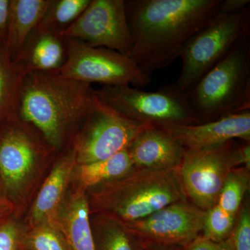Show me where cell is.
I'll return each mask as SVG.
<instances>
[{
  "mask_svg": "<svg viewBox=\"0 0 250 250\" xmlns=\"http://www.w3.org/2000/svg\"><path fill=\"white\" fill-rule=\"evenodd\" d=\"M77 166L72 147L62 152L41 188L31 208L30 228L41 224L58 226V219L64 202L69 181Z\"/></svg>",
  "mask_w": 250,
  "mask_h": 250,
  "instance_id": "cell-15",
  "label": "cell"
},
{
  "mask_svg": "<svg viewBox=\"0 0 250 250\" xmlns=\"http://www.w3.org/2000/svg\"><path fill=\"white\" fill-rule=\"evenodd\" d=\"M22 250H70L57 225L41 224L25 231Z\"/></svg>",
  "mask_w": 250,
  "mask_h": 250,
  "instance_id": "cell-24",
  "label": "cell"
},
{
  "mask_svg": "<svg viewBox=\"0 0 250 250\" xmlns=\"http://www.w3.org/2000/svg\"><path fill=\"white\" fill-rule=\"evenodd\" d=\"M95 100L92 85L57 72H25L17 115L56 152L70 149Z\"/></svg>",
  "mask_w": 250,
  "mask_h": 250,
  "instance_id": "cell-2",
  "label": "cell"
},
{
  "mask_svg": "<svg viewBox=\"0 0 250 250\" xmlns=\"http://www.w3.org/2000/svg\"><path fill=\"white\" fill-rule=\"evenodd\" d=\"M221 0H125L132 59L151 79L170 66L184 44L218 14Z\"/></svg>",
  "mask_w": 250,
  "mask_h": 250,
  "instance_id": "cell-1",
  "label": "cell"
},
{
  "mask_svg": "<svg viewBox=\"0 0 250 250\" xmlns=\"http://www.w3.org/2000/svg\"><path fill=\"white\" fill-rule=\"evenodd\" d=\"M186 97L200 124L250 110V36Z\"/></svg>",
  "mask_w": 250,
  "mask_h": 250,
  "instance_id": "cell-4",
  "label": "cell"
},
{
  "mask_svg": "<svg viewBox=\"0 0 250 250\" xmlns=\"http://www.w3.org/2000/svg\"><path fill=\"white\" fill-rule=\"evenodd\" d=\"M250 36V7L218 13L184 44L179 58L182 67L175 88L188 93L204 77L224 60L241 41Z\"/></svg>",
  "mask_w": 250,
  "mask_h": 250,
  "instance_id": "cell-5",
  "label": "cell"
},
{
  "mask_svg": "<svg viewBox=\"0 0 250 250\" xmlns=\"http://www.w3.org/2000/svg\"><path fill=\"white\" fill-rule=\"evenodd\" d=\"M0 137V175L8 190L24 196L38 170L55 150L17 113Z\"/></svg>",
  "mask_w": 250,
  "mask_h": 250,
  "instance_id": "cell-7",
  "label": "cell"
},
{
  "mask_svg": "<svg viewBox=\"0 0 250 250\" xmlns=\"http://www.w3.org/2000/svg\"><path fill=\"white\" fill-rule=\"evenodd\" d=\"M66 39V62L57 73L92 85H129L142 88L149 85L146 76L131 58L116 51L94 47L75 39Z\"/></svg>",
  "mask_w": 250,
  "mask_h": 250,
  "instance_id": "cell-8",
  "label": "cell"
},
{
  "mask_svg": "<svg viewBox=\"0 0 250 250\" xmlns=\"http://www.w3.org/2000/svg\"><path fill=\"white\" fill-rule=\"evenodd\" d=\"M12 209V205L6 200H3L0 197V218L7 214Z\"/></svg>",
  "mask_w": 250,
  "mask_h": 250,
  "instance_id": "cell-33",
  "label": "cell"
},
{
  "mask_svg": "<svg viewBox=\"0 0 250 250\" xmlns=\"http://www.w3.org/2000/svg\"><path fill=\"white\" fill-rule=\"evenodd\" d=\"M187 250H225L220 243L210 241L200 235L187 246Z\"/></svg>",
  "mask_w": 250,
  "mask_h": 250,
  "instance_id": "cell-29",
  "label": "cell"
},
{
  "mask_svg": "<svg viewBox=\"0 0 250 250\" xmlns=\"http://www.w3.org/2000/svg\"><path fill=\"white\" fill-rule=\"evenodd\" d=\"M61 34L129 57L131 36L125 0H91L77 21Z\"/></svg>",
  "mask_w": 250,
  "mask_h": 250,
  "instance_id": "cell-11",
  "label": "cell"
},
{
  "mask_svg": "<svg viewBox=\"0 0 250 250\" xmlns=\"http://www.w3.org/2000/svg\"><path fill=\"white\" fill-rule=\"evenodd\" d=\"M135 168L143 170H177L186 149L166 129L145 128L128 147Z\"/></svg>",
  "mask_w": 250,
  "mask_h": 250,
  "instance_id": "cell-14",
  "label": "cell"
},
{
  "mask_svg": "<svg viewBox=\"0 0 250 250\" xmlns=\"http://www.w3.org/2000/svg\"><path fill=\"white\" fill-rule=\"evenodd\" d=\"M220 243L225 250H250L249 199L242 204L232 231Z\"/></svg>",
  "mask_w": 250,
  "mask_h": 250,
  "instance_id": "cell-26",
  "label": "cell"
},
{
  "mask_svg": "<svg viewBox=\"0 0 250 250\" xmlns=\"http://www.w3.org/2000/svg\"><path fill=\"white\" fill-rule=\"evenodd\" d=\"M95 213L124 223L141 220L179 200H188L177 170L136 169L120 178L90 188Z\"/></svg>",
  "mask_w": 250,
  "mask_h": 250,
  "instance_id": "cell-3",
  "label": "cell"
},
{
  "mask_svg": "<svg viewBox=\"0 0 250 250\" xmlns=\"http://www.w3.org/2000/svg\"><path fill=\"white\" fill-rule=\"evenodd\" d=\"M250 184V169L246 167L232 169L224 182L216 205L230 214L236 215L249 190Z\"/></svg>",
  "mask_w": 250,
  "mask_h": 250,
  "instance_id": "cell-23",
  "label": "cell"
},
{
  "mask_svg": "<svg viewBox=\"0 0 250 250\" xmlns=\"http://www.w3.org/2000/svg\"><path fill=\"white\" fill-rule=\"evenodd\" d=\"M24 72L11 58L7 49L0 51V114L17 113Z\"/></svg>",
  "mask_w": 250,
  "mask_h": 250,
  "instance_id": "cell-21",
  "label": "cell"
},
{
  "mask_svg": "<svg viewBox=\"0 0 250 250\" xmlns=\"http://www.w3.org/2000/svg\"><path fill=\"white\" fill-rule=\"evenodd\" d=\"M187 150H200L239 139L250 142V110L215 121L163 128Z\"/></svg>",
  "mask_w": 250,
  "mask_h": 250,
  "instance_id": "cell-13",
  "label": "cell"
},
{
  "mask_svg": "<svg viewBox=\"0 0 250 250\" xmlns=\"http://www.w3.org/2000/svg\"><path fill=\"white\" fill-rule=\"evenodd\" d=\"M50 0L11 1L6 48L15 62L22 53L28 38L39 25Z\"/></svg>",
  "mask_w": 250,
  "mask_h": 250,
  "instance_id": "cell-18",
  "label": "cell"
},
{
  "mask_svg": "<svg viewBox=\"0 0 250 250\" xmlns=\"http://www.w3.org/2000/svg\"><path fill=\"white\" fill-rule=\"evenodd\" d=\"M105 104L140 124L167 128L200 124L190 110L185 94L174 84L156 91H145L131 85H104L95 90Z\"/></svg>",
  "mask_w": 250,
  "mask_h": 250,
  "instance_id": "cell-6",
  "label": "cell"
},
{
  "mask_svg": "<svg viewBox=\"0 0 250 250\" xmlns=\"http://www.w3.org/2000/svg\"><path fill=\"white\" fill-rule=\"evenodd\" d=\"M236 217L215 205L205 211L202 236L216 243L223 241L232 231Z\"/></svg>",
  "mask_w": 250,
  "mask_h": 250,
  "instance_id": "cell-25",
  "label": "cell"
},
{
  "mask_svg": "<svg viewBox=\"0 0 250 250\" xmlns=\"http://www.w3.org/2000/svg\"><path fill=\"white\" fill-rule=\"evenodd\" d=\"M250 0H221L219 13L232 14L246 9L250 6Z\"/></svg>",
  "mask_w": 250,
  "mask_h": 250,
  "instance_id": "cell-30",
  "label": "cell"
},
{
  "mask_svg": "<svg viewBox=\"0 0 250 250\" xmlns=\"http://www.w3.org/2000/svg\"><path fill=\"white\" fill-rule=\"evenodd\" d=\"M66 39L58 31L36 27L16 63L25 72H58L66 62Z\"/></svg>",
  "mask_w": 250,
  "mask_h": 250,
  "instance_id": "cell-16",
  "label": "cell"
},
{
  "mask_svg": "<svg viewBox=\"0 0 250 250\" xmlns=\"http://www.w3.org/2000/svg\"><path fill=\"white\" fill-rule=\"evenodd\" d=\"M24 233L14 222L3 224L0 226V250H22Z\"/></svg>",
  "mask_w": 250,
  "mask_h": 250,
  "instance_id": "cell-27",
  "label": "cell"
},
{
  "mask_svg": "<svg viewBox=\"0 0 250 250\" xmlns=\"http://www.w3.org/2000/svg\"><path fill=\"white\" fill-rule=\"evenodd\" d=\"M10 6L11 1L0 0V38L6 39L9 27Z\"/></svg>",
  "mask_w": 250,
  "mask_h": 250,
  "instance_id": "cell-31",
  "label": "cell"
},
{
  "mask_svg": "<svg viewBox=\"0 0 250 250\" xmlns=\"http://www.w3.org/2000/svg\"><path fill=\"white\" fill-rule=\"evenodd\" d=\"M233 161L236 167H246L250 170V142L235 144L233 150Z\"/></svg>",
  "mask_w": 250,
  "mask_h": 250,
  "instance_id": "cell-28",
  "label": "cell"
},
{
  "mask_svg": "<svg viewBox=\"0 0 250 250\" xmlns=\"http://www.w3.org/2000/svg\"><path fill=\"white\" fill-rule=\"evenodd\" d=\"M90 221L96 250H141V241L121 220L95 213Z\"/></svg>",
  "mask_w": 250,
  "mask_h": 250,
  "instance_id": "cell-20",
  "label": "cell"
},
{
  "mask_svg": "<svg viewBox=\"0 0 250 250\" xmlns=\"http://www.w3.org/2000/svg\"><path fill=\"white\" fill-rule=\"evenodd\" d=\"M91 0H50L37 27L62 34L77 21Z\"/></svg>",
  "mask_w": 250,
  "mask_h": 250,
  "instance_id": "cell-22",
  "label": "cell"
},
{
  "mask_svg": "<svg viewBox=\"0 0 250 250\" xmlns=\"http://www.w3.org/2000/svg\"><path fill=\"white\" fill-rule=\"evenodd\" d=\"M141 250H187L186 246L170 243H148L141 241Z\"/></svg>",
  "mask_w": 250,
  "mask_h": 250,
  "instance_id": "cell-32",
  "label": "cell"
},
{
  "mask_svg": "<svg viewBox=\"0 0 250 250\" xmlns=\"http://www.w3.org/2000/svg\"><path fill=\"white\" fill-rule=\"evenodd\" d=\"M77 166L79 170L77 190L83 192L97 186L120 178L135 168L128 149L104 160Z\"/></svg>",
  "mask_w": 250,
  "mask_h": 250,
  "instance_id": "cell-19",
  "label": "cell"
},
{
  "mask_svg": "<svg viewBox=\"0 0 250 250\" xmlns=\"http://www.w3.org/2000/svg\"><path fill=\"white\" fill-rule=\"evenodd\" d=\"M235 144L233 140L208 149H186L177 175L188 200L204 211L216 205L225 179L236 167L233 156Z\"/></svg>",
  "mask_w": 250,
  "mask_h": 250,
  "instance_id": "cell-10",
  "label": "cell"
},
{
  "mask_svg": "<svg viewBox=\"0 0 250 250\" xmlns=\"http://www.w3.org/2000/svg\"><path fill=\"white\" fill-rule=\"evenodd\" d=\"M147 126L120 114L95 95L91 111L72 144L77 165L104 160L128 149Z\"/></svg>",
  "mask_w": 250,
  "mask_h": 250,
  "instance_id": "cell-9",
  "label": "cell"
},
{
  "mask_svg": "<svg viewBox=\"0 0 250 250\" xmlns=\"http://www.w3.org/2000/svg\"><path fill=\"white\" fill-rule=\"evenodd\" d=\"M85 192L75 190L62 205L58 226L70 250H96Z\"/></svg>",
  "mask_w": 250,
  "mask_h": 250,
  "instance_id": "cell-17",
  "label": "cell"
},
{
  "mask_svg": "<svg viewBox=\"0 0 250 250\" xmlns=\"http://www.w3.org/2000/svg\"><path fill=\"white\" fill-rule=\"evenodd\" d=\"M205 214L188 200H179L146 218L125 224L140 241L187 246L202 234Z\"/></svg>",
  "mask_w": 250,
  "mask_h": 250,
  "instance_id": "cell-12",
  "label": "cell"
}]
</instances>
